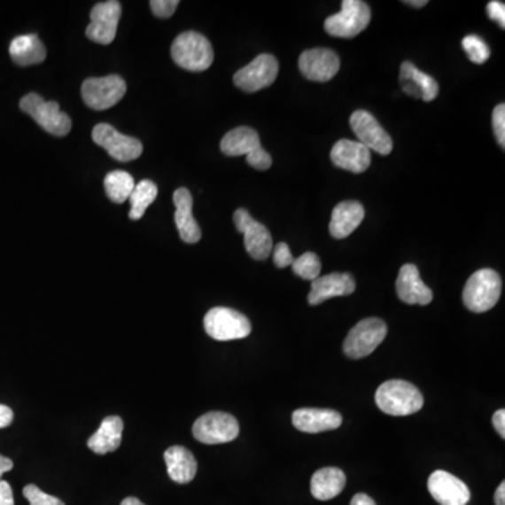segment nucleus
Listing matches in <instances>:
<instances>
[{
	"instance_id": "27",
	"label": "nucleus",
	"mask_w": 505,
	"mask_h": 505,
	"mask_svg": "<svg viewBox=\"0 0 505 505\" xmlns=\"http://www.w3.org/2000/svg\"><path fill=\"white\" fill-rule=\"evenodd\" d=\"M346 487V475L338 468H323L312 476L310 492L320 501L334 499Z\"/></svg>"
},
{
	"instance_id": "23",
	"label": "nucleus",
	"mask_w": 505,
	"mask_h": 505,
	"mask_svg": "<svg viewBox=\"0 0 505 505\" xmlns=\"http://www.w3.org/2000/svg\"><path fill=\"white\" fill-rule=\"evenodd\" d=\"M400 84L406 95L424 101L435 100L439 91V86L434 78L418 71L417 67L408 61L401 65Z\"/></svg>"
},
{
	"instance_id": "42",
	"label": "nucleus",
	"mask_w": 505,
	"mask_h": 505,
	"mask_svg": "<svg viewBox=\"0 0 505 505\" xmlns=\"http://www.w3.org/2000/svg\"><path fill=\"white\" fill-rule=\"evenodd\" d=\"M13 461L12 459L6 458L4 454H0V480H2V476L6 473V471H11L13 469Z\"/></svg>"
},
{
	"instance_id": "9",
	"label": "nucleus",
	"mask_w": 505,
	"mask_h": 505,
	"mask_svg": "<svg viewBox=\"0 0 505 505\" xmlns=\"http://www.w3.org/2000/svg\"><path fill=\"white\" fill-rule=\"evenodd\" d=\"M239 423L232 415L223 411H211L201 416L192 425V435L206 445L226 444L239 435Z\"/></svg>"
},
{
	"instance_id": "14",
	"label": "nucleus",
	"mask_w": 505,
	"mask_h": 505,
	"mask_svg": "<svg viewBox=\"0 0 505 505\" xmlns=\"http://www.w3.org/2000/svg\"><path fill=\"white\" fill-rule=\"evenodd\" d=\"M351 128L357 135L362 145L369 151L377 152L379 155H389L393 149V141L386 129L377 122V118L365 110L353 113L350 118Z\"/></svg>"
},
{
	"instance_id": "30",
	"label": "nucleus",
	"mask_w": 505,
	"mask_h": 505,
	"mask_svg": "<svg viewBox=\"0 0 505 505\" xmlns=\"http://www.w3.org/2000/svg\"><path fill=\"white\" fill-rule=\"evenodd\" d=\"M156 197H158V185L151 180H142L138 184H135L134 191L129 197V202H131L129 218L132 221L141 219L145 215L146 209L152 202L155 201Z\"/></svg>"
},
{
	"instance_id": "43",
	"label": "nucleus",
	"mask_w": 505,
	"mask_h": 505,
	"mask_svg": "<svg viewBox=\"0 0 505 505\" xmlns=\"http://www.w3.org/2000/svg\"><path fill=\"white\" fill-rule=\"evenodd\" d=\"M495 505H505V483L502 482L499 488L495 490L494 495Z\"/></svg>"
},
{
	"instance_id": "16",
	"label": "nucleus",
	"mask_w": 505,
	"mask_h": 505,
	"mask_svg": "<svg viewBox=\"0 0 505 505\" xmlns=\"http://www.w3.org/2000/svg\"><path fill=\"white\" fill-rule=\"evenodd\" d=\"M299 69L309 81L326 83L340 71V58L327 48H314L300 55Z\"/></svg>"
},
{
	"instance_id": "10",
	"label": "nucleus",
	"mask_w": 505,
	"mask_h": 505,
	"mask_svg": "<svg viewBox=\"0 0 505 505\" xmlns=\"http://www.w3.org/2000/svg\"><path fill=\"white\" fill-rule=\"evenodd\" d=\"M127 93V83L118 74L89 78L82 84V97L88 107L103 112L114 107Z\"/></svg>"
},
{
	"instance_id": "18",
	"label": "nucleus",
	"mask_w": 505,
	"mask_h": 505,
	"mask_svg": "<svg viewBox=\"0 0 505 505\" xmlns=\"http://www.w3.org/2000/svg\"><path fill=\"white\" fill-rule=\"evenodd\" d=\"M293 427L307 434L337 430L343 424V417L336 410L329 408H298L292 415Z\"/></svg>"
},
{
	"instance_id": "15",
	"label": "nucleus",
	"mask_w": 505,
	"mask_h": 505,
	"mask_svg": "<svg viewBox=\"0 0 505 505\" xmlns=\"http://www.w3.org/2000/svg\"><path fill=\"white\" fill-rule=\"evenodd\" d=\"M120 17L121 4L117 0L96 4L90 12V24L86 28V37L97 44H112L117 35Z\"/></svg>"
},
{
	"instance_id": "8",
	"label": "nucleus",
	"mask_w": 505,
	"mask_h": 505,
	"mask_svg": "<svg viewBox=\"0 0 505 505\" xmlns=\"http://www.w3.org/2000/svg\"><path fill=\"white\" fill-rule=\"evenodd\" d=\"M370 9L361 0H344L340 13L327 17L324 30L338 38H354L368 27Z\"/></svg>"
},
{
	"instance_id": "17",
	"label": "nucleus",
	"mask_w": 505,
	"mask_h": 505,
	"mask_svg": "<svg viewBox=\"0 0 505 505\" xmlns=\"http://www.w3.org/2000/svg\"><path fill=\"white\" fill-rule=\"evenodd\" d=\"M428 492L441 505H466L470 500L468 486L445 470H437L428 478Z\"/></svg>"
},
{
	"instance_id": "11",
	"label": "nucleus",
	"mask_w": 505,
	"mask_h": 505,
	"mask_svg": "<svg viewBox=\"0 0 505 505\" xmlns=\"http://www.w3.org/2000/svg\"><path fill=\"white\" fill-rule=\"evenodd\" d=\"M91 138L98 146L105 148L108 155L118 162H132L135 159H138L144 151L141 141L118 132L110 124L96 125L91 132Z\"/></svg>"
},
{
	"instance_id": "28",
	"label": "nucleus",
	"mask_w": 505,
	"mask_h": 505,
	"mask_svg": "<svg viewBox=\"0 0 505 505\" xmlns=\"http://www.w3.org/2000/svg\"><path fill=\"white\" fill-rule=\"evenodd\" d=\"M9 52H11L12 59L20 66L41 64L47 58V50L37 34H27V35L14 38L11 43Z\"/></svg>"
},
{
	"instance_id": "34",
	"label": "nucleus",
	"mask_w": 505,
	"mask_h": 505,
	"mask_svg": "<svg viewBox=\"0 0 505 505\" xmlns=\"http://www.w3.org/2000/svg\"><path fill=\"white\" fill-rule=\"evenodd\" d=\"M493 128L501 148L505 146V105H499L493 112Z\"/></svg>"
},
{
	"instance_id": "4",
	"label": "nucleus",
	"mask_w": 505,
	"mask_h": 505,
	"mask_svg": "<svg viewBox=\"0 0 505 505\" xmlns=\"http://www.w3.org/2000/svg\"><path fill=\"white\" fill-rule=\"evenodd\" d=\"M221 151L226 156H246L247 163L257 170H267L273 159L264 151L259 134L249 127L232 129L221 141Z\"/></svg>"
},
{
	"instance_id": "37",
	"label": "nucleus",
	"mask_w": 505,
	"mask_h": 505,
	"mask_svg": "<svg viewBox=\"0 0 505 505\" xmlns=\"http://www.w3.org/2000/svg\"><path fill=\"white\" fill-rule=\"evenodd\" d=\"M487 14L492 20L497 21L501 28L505 27V4L502 2H497V0L490 2L487 4Z\"/></svg>"
},
{
	"instance_id": "44",
	"label": "nucleus",
	"mask_w": 505,
	"mask_h": 505,
	"mask_svg": "<svg viewBox=\"0 0 505 505\" xmlns=\"http://www.w3.org/2000/svg\"><path fill=\"white\" fill-rule=\"evenodd\" d=\"M121 505H145L141 500L135 499V497H128V499L122 500Z\"/></svg>"
},
{
	"instance_id": "45",
	"label": "nucleus",
	"mask_w": 505,
	"mask_h": 505,
	"mask_svg": "<svg viewBox=\"0 0 505 505\" xmlns=\"http://www.w3.org/2000/svg\"><path fill=\"white\" fill-rule=\"evenodd\" d=\"M404 4L413 7H424L428 2L427 0H410V2H404Z\"/></svg>"
},
{
	"instance_id": "38",
	"label": "nucleus",
	"mask_w": 505,
	"mask_h": 505,
	"mask_svg": "<svg viewBox=\"0 0 505 505\" xmlns=\"http://www.w3.org/2000/svg\"><path fill=\"white\" fill-rule=\"evenodd\" d=\"M0 505H14L13 490L4 480H0Z\"/></svg>"
},
{
	"instance_id": "41",
	"label": "nucleus",
	"mask_w": 505,
	"mask_h": 505,
	"mask_svg": "<svg viewBox=\"0 0 505 505\" xmlns=\"http://www.w3.org/2000/svg\"><path fill=\"white\" fill-rule=\"evenodd\" d=\"M350 505H377V502L370 499L369 495L360 493V494L354 495Z\"/></svg>"
},
{
	"instance_id": "20",
	"label": "nucleus",
	"mask_w": 505,
	"mask_h": 505,
	"mask_svg": "<svg viewBox=\"0 0 505 505\" xmlns=\"http://www.w3.org/2000/svg\"><path fill=\"white\" fill-rule=\"evenodd\" d=\"M355 291V280L348 273H333L319 276L312 281V290L307 295L310 305H320L334 297H347Z\"/></svg>"
},
{
	"instance_id": "2",
	"label": "nucleus",
	"mask_w": 505,
	"mask_h": 505,
	"mask_svg": "<svg viewBox=\"0 0 505 505\" xmlns=\"http://www.w3.org/2000/svg\"><path fill=\"white\" fill-rule=\"evenodd\" d=\"M173 61L190 72H204L214 62V48L202 34L185 31L172 44Z\"/></svg>"
},
{
	"instance_id": "26",
	"label": "nucleus",
	"mask_w": 505,
	"mask_h": 505,
	"mask_svg": "<svg viewBox=\"0 0 505 505\" xmlns=\"http://www.w3.org/2000/svg\"><path fill=\"white\" fill-rule=\"evenodd\" d=\"M124 423L118 416H110L101 421L100 428L89 438L88 447L97 454L117 451L121 445Z\"/></svg>"
},
{
	"instance_id": "36",
	"label": "nucleus",
	"mask_w": 505,
	"mask_h": 505,
	"mask_svg": "<svg viewBox=\"0 0 505 505\" xmlns=\"http://www.w3.org/2000/svg\"><path fill=\"white\" fill-rule=\"evenodd\" d=\"M274 264L278 268H285V267L292 266L293 257L291 252L290 246L286 243H278L276 249H273Z\"/></svg>"
},
{
	"instance_id": "33",
	"label": "nucleus",
	"mask_w": 505,
	"mask_h": 505,
	"mask_svg": "<svg viewBox=\"0 0 505 505\" xmlns=\"http://www.w3.org/2000/svg\"><path fill=\"white\" fill-rule=\"evenodd\" d=\"M23 494L30 505H65L62 500L57 499L54 495L47 494L35 485L26 486Z\"/></svg>"
},
{
	"instance_id": "13",
	"label": "nucleus",
	"mask_w": 505,
	"mask_h": 505,
	"mask_svg": "<svg viewBox=\"0 0 505 505\" xmlns=\"http://www.w3.org/2000/svg\"><path fill=\"white\" fill-rule=\"evenodd\" d=\"M236 229L245 235V247L254 260L268 259L273 252V237L263 223L252 218L246 209L239 208L233 215Z\"/></svg>"
},
{
	"instance_id": "1",
	"label": "nucleus",
	"mask_w": 505,
	"mask_h": 505,
	"mask_svg": "<svg viewBox=\"0 0 505 505\" xmlns=\"http://www.w3.org/2000/svg\"><path fill=\"white\" fill-rule=\"evenodd\" d=\"M377 408L389 416H410L424 406V398L410 382L393 379L382 384L375 393Z\"/></svg>"
},
{
	"instance_id": "21",
	"label": "nucleus",
	"mask_w": 505,
	"mask_h": 505,
	"mask_svg": "<svg viewBox=\"0 0 505 505\" xmlns=\"http://www.w3.org/2000/svg\"><path fill=\"white\" fill-rule=\"evenodd\" d=\"M331 162L348 172L364 173L370 165V151L361 142L340 139L330 152Z\"/></svg>"
},
{
	"instance_id": "29",
	"label": "nucleus",
	"mask_w": 505,
	"mask_h": 505,
	"mask_svg": "<svg viewBox=\"0 0 505 505\" xmlns=\"http://www.w3.org/2000/svg\"><path fill=\"white\" fill-rule=\"evenodd\" d=\"M135 189V180L129 173L122 170L108 173L105 179V190L108 198L115 204H122L131 197Z\"/></svg>"
},
{
	"instance_id": "12",
	"label": "nucleus",
	"mask_w": 505,
	"mask_h": 505,
	"mask_svg": "<svg viewBox=\"0 0 505 505\" xmlns=\"http://www.w3.org/2000/svg\"><path fill=\"white\" fill-rule=\"evenodd\" d=\"M278 69L280 66L276 57L261 54L256 59H252L247 66L236 72L233 82L236 88H239L240 90L254 93L271 86L278 76Z\"/></svg>"
},
{
	"instance_id": "31",
	"label": "nucleus",
	"mask_w": 505,
	"mask_h": 505,
	"mask_svg": "<svg viewBox=\"0 0 505 505\" xmlns=\"http://www.w3.org/2000/svg\"><path fill=\"white\" fill-rule=\"evenodd\" d=\"M292 269L293 273L303 280L315 281L320 276L322 263L315 252H307L302 254L299 259L293 260Z\"/></svg>"
},
{
	"instance_id": "22",
	"label": "nucleus",
	"mask_w": 505,
	"mask_h": 505,
	"mask_svg": "<svg viewBox=\"0 0 505 505\" xmlns=\"http://www.w3.org/2000/svg\"><path fill=\"white\" fill-rule=\"evenodd\" d=\"M173 201L175 206V222L183 242L190 245L198 243L201 239V229L192 215L191 192L184 187L175 190Z\"/></svg>"
},
{
	"instance_id": "6",
	"label": "nucleus",
	"mask_w": 505,
	"mask_h": 505,
	"mask_svg": "<svg viewBox=\"0 0 505 505\" xmlns=\"http://www.w3.org/2000/svg\"><path fill=\"white\" fill-rule=\"evenodd\" d=\"M386 334L387 326L384 320L377 317L361 320L344 341V353L353 360L368 357L381 346Z\"/></svg>"
},
{
	"instance_id": "32",
	"label": "nucleus",
	"mask_w": 505,
	"mask_h": 505,
	"mask_svg": "<svg viewBox=\"0 0 505 505\" xmlns=\"http://www.w3.org/2000/svg\"><path fill=\"white\" fill-rule=\"evenodd\" d=\"M462 47L473 64L482 65L490 58V48L478 35H468L462 40Z\"/></svg>"
},
{
	"instance_id": "25",
	"label": "nucleus",
	"mask_w": 505,
	"mask_h": 505,
	"mask_svg": "<svg viewBox=\"0 0 505 505\" xmlns=\"http://www.w3.org/2000/svg\"><path fill=\"white\" fill-rule=\"evenodd\" d=\"M165 462L167 466L168 478L179 485H187L196 478L197 465L194 454L184 447H170L165 452Z\"/></svg>"
},
{
	"instance_id": "3",
	"label": "nucleus",
	"mask_w": 505,
	"mask_h": 505,
	"mask_svg": "<svg viewBox=\"0 0 505 505\" xmlns=\"http://www.w3.org/2000/svg\"><path fill=\"white\" fill-rule=\"evenodd\" d=\"M501 297V278L492 268L476 271L466 283L463 303L475 314H485L493 309Z\"/></svg>"
},
{
	"instance_id": "39",
	"label": "nucleus",
	"mask_w": 505,
	"mask_h": 505,
	"mask_svg": "<svg viewBox=\"0 0 505 505\" xmlns=\"http://www.w3.org/2000/svg\"><path fill=\"white\" fill-rule=\"evenodd\" d=\"M493 425H494L495 431L499 432L500 437L504 439L505 438V410H497L493 416Z\"/></svg>"
},
{
	"instance_id": "7",
	"label": "nucleus",
	"mask_w": 505,
	"mask_h": 505,
	"mask_svg": "<svg viewBox=\"0 0 505 505\" xmlns=\"http://www.w3.org/2000/svg\"><path fill=\"white\" fill-rule=\"evenodd\" d=\"M204 327L218 341L240 340L252 333L250 320L230 307H213L204 317Z\"/></svg>"
},
{
	"instance_id": "5",
	"label": "nucleus",
	"mask_w": 505,
	"mask_h": 505,
	"mask_svg": "<svg viewBox=\"0 0 505 505\" xmlns=\"http://www.w3.org/2000/svg\"><path fill=\"white\" fill-rule=\"evenodd\" d=\"M20 108L48 134L65 136L71 132V118L61 112L57 101H45L37 93H30L21 98Z\"/></svg>"
},
{
	"instance_id": "35",
	"label": "nucleus",
	"mask_w": 505,
	"mask_h": 505,
	"mask_svg": "<svg viewBox=\"0 0 505 505\" xmlns=\"http://www.w3.org/2000/svg\"><path fill=\"white\" fill-rule=\"evenodd\" d=\"M179 4V0H152L149 6L159 19H168V17H172Z\"/></svg>"
},
{
	"instance_id": "40",
	"label": "nucleus",
	"mask_w": 505,
	"mask_h": 505,
	"mask_svg": "<svg viewBox=\"0 0 505 505\" xmlns=\"http://www.w3.org/2000/svg\"><path fill=\"white\" fill-rule=\"evenodd\" d=\"M14 413L11 408L4 404H0V430L9 427L13 423Z\"/></svg>"
},
{
	"instance_id": "24",
	"label": "nucleus",
	"mask_w": 505,
	"mask_h": 505,
	"mask_svg": "<svg viewBox=\"0 0 505 505\" xmlns=\"http://www.w3.org/2000/svg\"><path fill=\"white\" fill-rule=\"evenodd\" d=\"M365 209L358 201H343L337 204L331 214L330 235L334 239H346L364 221Z\"/></svg>"
},
{
	"instance_id": "19",
	"label": "nucleus",
	"mask_w": 505,
	"mask_h": 505,
	"mask_svg": "<svg viewBox=\"0 0 505 505\" xmlns=\"http://www.w3.org/2000/svg\"><path fill=\"white\" fill-rule=\"evenodd\" d=\"M398 297L408 305H428L432 302V291L423 283L415 264H404L396 280Z\"/></svg>"
}]
</instances>
